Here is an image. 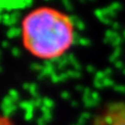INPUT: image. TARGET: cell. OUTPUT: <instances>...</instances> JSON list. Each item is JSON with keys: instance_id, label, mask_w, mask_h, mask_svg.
<instances>
[{"instance_id": "1", "label": "cell", "mask_w": 125, "mask_h": 125, "mask_svg": "<svg viewBox=\"0 0 125 125\" xmlns=\"http://www.w3.org/2000/svg\"><path fill=\"white\" fill-rule=\"evenodd\" d=\"M75 37V24L71 17L54 7H36L21 22L23 47L41 61H54L65 55L74 45Z\"/></svg>"}, {"instance_id": "2", "label": "cell", "mask_w": 125, "mask_h": 125, "mask_svg": "<svg viewBox=\"0 0 125 125\" xmlns=\"http://www.w3.org/2000/svg\"><path fill=\"white\" fill-rule=\"evenodd\" d=\"M91 125H125V101H113L101 107Z\"/></svg>"}, {"instance_id": "3", "label": "cell", "mask_w": 125, "mask_h": 125, "mask_svg": "<svg viewBox=\"0 0 125 125\" xmlns=\"http://www.w3.org/2000/svg\"><path fill=\"white\" fill-rule=\"evenodd\" d=\"M0 125H15L10 117L0 114Z\"/></svg>"}]
</instances>
